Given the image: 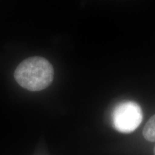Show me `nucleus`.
<instances>
[{"instance_id":"7ed1b4c3","label":"nucleus","mask_w":155,"mask_h":155,"mask_svg":"<svg viewBox=\"0 0 155 155\" xmlns=\"http://www.w3.org/2000/svg\"><path fill=\"white\" fill-rule=\"evenodd\" d=\"M143 134L147 141H155V115L152 116L147 121L143 130Z\"/></svg>"},{"instance_id":"20e7f679","label":"nucleus","mask_w":155,"mask_h":155,"mask_svg":"<svg viewBox=\"0 0 155 155\" xmlns=\"http://www.w3.org/2000/svg\"><path fill=\"white\" fill-rule=\"evenodd\" d=\"M154 154L155 155V147H154Z\"/></svg>"},{"instance_id":"f257e3e1","label":"nucleus","mask_w":155,"mask_h":155,"mask_svg":"<svg viewBox=\"0 0 155 155\" xmlns=\"http://www.w3.org/2000/svg\"><path fill=\"white\" fill-rule=\"evenodd\" d=\"M14 75L22 88L30 91H38L51 84L54 70L48 60L36 56L23 61L17 67Z\"/></svg>"},{"instance_id":"f03ea898","label":"nucleus","mask_w":155,"mask_h":155,"mask_svg":"<svg viewBox=\"0 0 155 155\" xmlns=\"http://www.w3.org/2000/svg\"><path fill=\"white\" fill-rule=\"evenodd\" d=\"M143 119L142 110L137 103L124 101L114 108L112 114L114 127L121 133H131L141 124Z\"/></svg>"}]
</instances>
